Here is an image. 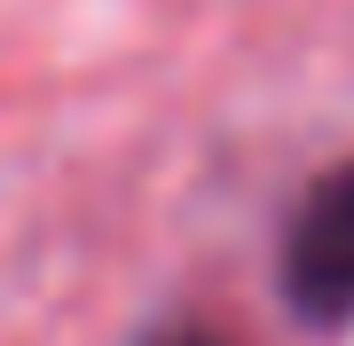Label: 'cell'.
I'll use <instances>...</instances> for the list:
<instances>
[{"label": "cell", "instance_id": "cell-1", "mask_svg": "<svg viewBox=\"0 0 354 346\" xmlns=\"http://www.w3.org/2000/svg\"><path fill=\"white\" fill-rule=\"evenodd\" d=\"M283 299L315 331L354 315V157L330 166L299 197V213H291V229H283Z\"/></svg>", "mask_w": 354, "mask_h": 346}, {"label": "cell", "instance_id": "cell-2", "mask_svg": "<svg viewBox=\"0 0 354 346\" xmlns=\"http://www.w3.org/2000/svg\"><path fill=\"white\" fill-rule=\"evenodd\" d=\"M142 346H228V338H213V331H197V323H174V331H150Z\"/></svg>", "mask_w": 354, "mask_h": 346}]
</instances>
